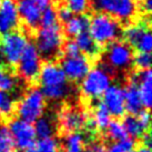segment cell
I'll return each instance as SVG.
<instances>
[{"mask_svg": "<svg viewBox=\"0 0 152 152\" xmlns=\"http://www.w3.org/2000/svg\"><path fill=\"white\" fill-rule=\"evenodd\" d=\"M142 8L147 13L151 12L152 9V0H143L142 1Z\"/></svg>", "mask_w": 152, "mask_h": 152, "instance_id": "38", "label": "cell"}, {"mask_svg": "<svg viewBox=\"0 0 152 152\" xmlns=\"http://www.w3.org/2000/svg\"><path fill=\"white\" fill-rule=\"evenodd\" d=\"M123 93H124L126 111L129 112V114H137L143 109L137 83H134L133 81H130L123 88Z\"/></svg>", "mask_w": 152, "mask_h": 152, "instance_id": "18", "label": "cell"}, {"mask_svg": "<svg viewBox=\"0 0 152 152\" xmlns=\"http://www.w3.org/2000/svg\"><path fill=\"white\" fill-rule=\"evenodd\" d=\"M134 148V139L128 137L124 139L113 141L108 148H106V152H133Z\"/></svg>", "mask_w": 152, "mask_h": 152, "instance_id": "28", "label": "cell"}, {"mask_svg": "<svg viewBox=\"0 0 152 152\" xmlns=\"http://www.w3.org/2000/svg\"><path fill=\"white\" fill-rule=\"evenodd\" d=\"M64 152H83L86 148V140L83 134L77 132L67 133L64 141Z\"/></svg>", "mask_w": 152, "mask_h": 152, "instance_id": "23", "label": "cell"}, {"mask_svg": "<svg viewBox=\"0 0 152 152\" xmlns=\"http://www.w3.org/2000/svg\"><path fill=\"white\" fill-rule=\"evenodd\" d=\"M83 152H106V147L100 142H93L86 147Z\"/></svg>", "mask_w": 152, "mask_h": 152, "instance_id": "37", "label": "cell"}, {"mask_svg": "<svg viewBox=\"0 0 152 152\" xmlns=\"http://www.w3.org/2000/svg\"><path fill=\"white\" fill-rule=\"evenodd\" d=\"M75 41L79 48V51L88 58H91V59L97 58L100 53V46L93 40L88 31L77 36Z\"/></svg>", "mask_w": 152, "mask_h": 152, "instance_id": "20", "label": "cell"}, {"mask_svg": "<svg viewBox=\"0 0 152 152\" xmlns=\"http://www.w3.org/2000/svg\"><path fill=\"white\" fill-rule=\"evenodd\" d=\"M8 129L15 142V147L19 150L26 151L37 140L34 124L22 119L18 118L11 120V122L9 123Z\"/></svg>", "mask_w": 152, "mask_h": 152, "instance_id": "11", "label": "cell"}, {"mask_svg": "<svg viewBox=\"0 0 152 152\" xmlns=\"http://www.w3.org/2000/svg\"><path fill=\"white\" fill-rule=\"evenodd\" d=\"M2 60V55H1V51H0V61Z\"/></svg>", "mask_w": 152, "mask_h": 152, "instance_id": "41", "label": "cell"}, {"mask_svg": "<svg viewBox=\"0 0 152 152\" xmlns=\"http://www.w3.org/2000/svg\"><path fill=\"white\" fill-rule=\"evenodd\" d=\"M15 100L9 92L0 90V115H10L15 111Z\"/></svg>", "mask_w": 152, "mask_h": 152, "instance_id": "29", "label": "cell"}, {"mask_svg": "<svg viewBox=\"0 0 152 152\" xmlns=\"http://www.w3.org/2000/svg\"><path fill=\"white\" fill-rule=\"evenodd\" d=\"M126 42L134 48L138 52H151L152 34L149 30V23L141 21L139 23L129 26L123 31Z\"/></svg>", "mask_w": 152, "mask_h": 152, "instance_id": "10", "label": "cell"}, {"mask_svg": "<svg viewBox=\"0 0 152 152\" xmlns=\"http://www.w3.org/2000/svg\"><path fill=\"white\" fill-rule=\"evenodd\" d=\"M121 122L127 131L128 135L132 139H142V137L147 133V131L141 126L139 119L135 114H129L123 117Z\"/></svg>", "mask_w": 152, "mask_h": 152, "instance_id": "22", "label": "cell"}, {"mask_svg": "<svg viewBox=\"0 0 152 152\" xmlns=\"http://www.w3.org/2000/svg\"><path fill=\"white\" fill-rule=\"evenodd\" d=\"M138 119H139L141 126L143 127V129L147 132H150V124H151V114H150V111L149 109H142L140 112L135 114Z\"/></svg>", "mask_w": 152, "mask_h": 152, "instance_id": "34", "label": "cell"}, {"mask_svg": "<svg viewBox=\"0 0 152 152\" xmlns=\"http://www.w3.org/2000/svg\"><path fill=\"white\" fill-rule=\"evenodd\" d=\"M130 81L138 86L141 102L144 109H150L152 103V73L150 69L139 70L132 73Z\"/></svg>", "mask_w": 152, "mask_h": 152, "instance_id": "16", "label": "cell"}, {"mask_svg": "<svg viewBox=\"0 0 152 152\" xmlns=\"http://www.w3.org/2000/svg\"><path fill=\"white\" fill-rule=\"evenodd\" d=\"M61 68L68 80L73 82L81 81L90 70V60L82 53L75 56H64L61 61Z\"/></svg>", "mask_w": 152, "mask_h": 152, "instance_id": "12", "label": "cell"}, {"mask_svg": "<svg viewBox=\"0 0 152 152\" xmlns=\"http://www.w3.org/2000/svg\"><path fill=\"white\" fill-rule=\"evenodd\" d=\"M36 4H38L39 7L41 9H45L46 7L48 6H50L51 2H52V0H34Z\"/></svg>", "mask_w": 152, "mask_h": 152, "instance_id": "39", "label": "cell"}, {"mask_svg": "<svg viewBox=\"0 0 152 152\" xmlns=\"http://www.w3.org/2000/svg\"><path fill=\"white\" fill-rule=\"evenodd\" d=\"M107 46L103 57L110 71H123L131 67L134 53L129 43L115 40Z\"/></svg>", "mask_w": 152, "mask_h": 152, "instance_id": "6", "label": "cell"}, {"mask_svg": "<svg viewBox=\"0 0 152 152\" xmlns=\"http://www.w3.org/2000/svg\"><path fill=\"white\" fill-rule=\"evenodd\" d=\"M19 19L30 29H34L40 25L42 9L34 0H19L17 2Z\"/></svg>", "mask_w": 152, "mask_h": 152, "instance_id": "17", "label": "cell"}, {"mask_svg": "<svg viewBox=\"0 0 152 152\" xmlns=\"http://www.w3.org/2000/svg\"><path fill=\"white\" fill-rule=\"evenodd\" d=\"M111 85V72L107 67L97 66L90 68L88 73L81 80V93L90 100H96L102 97L106 89Z\"/></svg>", "mask_w": 152, "mask_h": 152, "instance_id": "4", "label": "cell"}, {"mask_svg": "<svg viewBox=\"0 0 152 152\" xmlns=\"http://www.w3.org/2000/svg\"><path fill=\"white\" fill-rule=\"evenodd\" d=\"M106 131L107 135L113 141L124 139V138L129 137L124 127H123L122 122L119 120H111L108 124V127L106 128Z\"/></svg>", "mask_w": 152, "mask_h": 152, "instance_id": "27", "label": "cell"}, {"mask_svg": "<svg viewBox=\"0 0 152 152\" xmlns=\"http://www.w3.org/2000/svg\"><path fill=\"white\" fill-rule=\"evenodd\" d=\"M133 152H151V149H150V147H148V145L142 144L141 147H139V148L137 149L135 151H133Z\"/></svg>", "mask_w": 152, "mask_h": 152, "instance_id": "40", "label": "cell"}, {"mask_svg": "<svg viewBox=\"0 0 152 152\" xmlns=\"http://www.w3.org/2000/svg\"><path fill=\"white\" fill-rule=\"evenodd\" d=\"M111 121V114L109 110L107 109L103 102H98L92 112V118H91V127L92 129L103 131L106 130L109 122Z\"/></svg>", "mask_w": 152, "mask_h": 152, "instance_id": "21", "label": "cell"}, {"mask_svg": "<svg viewBox=\"0 0 152 152\" xmlns=\"http://www.w3.org/2000/svg\"><path fill=\"white\" fill-rule=\"evenodd\" d=\"M90 18L82 13L72 16L67 22H64V32L69 37H77L82 32L88 31Z\"/></svg>", "mask_w": 152, "mask_h": 152, "instance_id": "19", "label": "cell"}, {"mask_svg": "<svg viewBox=\"0 0 152 152\" xmlns=\"http://www.w3.org/2000/svg\"><path fill=\"white\" fill-rule=\"evenodd\" d=\"M57 16H58V20H60L61 22L64 23V22H67L73 16V13L67 8V6H61L57 10Z\"/></svg>", "mask_w": 152, "mask_h": 152, "instance_id": "36", "label": "cell"}, {"mask_svg": "<svg viewBox=\"0 0 152 152\" xmlns=\"http://www.w3.org/2000/svg\"><path fill=\"white\" fill-rule=\"evenodd\" d=\"M59 151V143L56 139L45 138L38 139L34 141V143L26 150V152H58Z\"/></svg>", "mask_w": 152, "mask_h": 152, "instance_id": "25", "label": "cell"}, {"mask_svg": "<svg viewBox=\"0 0 152 152\" xmlns=\"http://www.w3.org/2000/svg\"><path fill=\"white\" fill-rule=\"evenodd\" d=\"M89 0H67L66 6L73 15L86 13L89 8Z\"/></svg>", "mask_w": 152, "mask_h": 152, "instance_id": "32", "label": "cell"}, {"mask_svg": "<svg viewBox=\"0 0 152 152\" xmlns=\"http://www.w3.org/2000/svg\"><path fill=\"white\" fill-rule=\"evenodd\" d=\"M102 102L109 110L111 115L115 118L123 117L126 113L123 88L118 85H110L102 94Z\"/></svg>", "mask_w": 152, "mask_h": 152, "instance_id": "14", "label": "cell"}, {"mask_svg": "<svg viewBox=\"0 0 152 152\" xmlns=\"http://www.w3.org/2000/svg\"><path fill=\"white\" fill-rule=\"evenodd\" d=\"M46 108V98L39 88H31L15 107L18 118L34 123L43 115Z\"/></svg>", "mask_w": 152, "mask_h": 152, "instance_id": "5", "label": "cell"}, {"mask_svg": "<svg viewBox=\"0 0 152 152\" xmlns=\"http://www.w3.org/2000/svg\"><path fill=\"white\" fill-rule=\"evenodd\" d=\"M132 64L139 70H145L150 69L151 66V55L150 52H138L137 55H133Z\"/></svg>", "mask_w": 152, "mask_h": 152, "instance_id": "33", "label": "cell"}, {"mask_svg": "<svg viewBox=\"0 0 152 152\" xmlns=\"http://www.w3.org/2000/svg\"><path fill=\"white\" fill-rule=\"evenodd\" d=\"M28 42L27 36L21 31L13 30L4 34L0 42V51L6 64L16 66Z\"/></svg>", "mask_w": 152, "mask_h": 152, "instance_id": "8", "label": "cell"}, {"mask_svg": "<svg viewBox=\"0 0 152 152\" xmlns=\"http://www.w3.org/2000/svg\"><path fill=\"white\" fill-rule=\"evenodd\" d=\"M17 79L7 67L0 64V90L11 92L17 88Z\"/></svg>", "mask_w": 152, "mask_h": 152, "instance_id": "26", "label": "cell"}, {"mask_svg": "<svg viewBox=\"0 0 152 152\" xmlns=\"http://www.w3.org/2000/svg\"><path fill=\"white\" fill-rule=\"evenodd\" d=\"M38 80L41 86V92L46 99L58 101L68 97L70 93V85L61 66L53 60H48L41 64Z\"/></svg>", "mask_w": 152, "mask_h": 152, "instance_id": "1", "label": "cell"}, {"mask_svg": "<svg viewBox=\"0 0 152 152\" xmlns=\"http://www.w3.org/2000/svg\"><path fill=\"white\" fill-rule=\"evenodd\" d=\"M15 142L8 127H0V152H13Z\"/></svg>", "mask_w": 152, "mask_h": 152, "instance_id": "30", "label": "cell"}, {"mask_svg": "<svg viewBox=\"0 0 152 152\" xmlns=\"http://www.w3.org/2000/svg\"><path fill=\"white\" fill-rule=\"evenodd\" d=\"M58 16H57V10L51 6H48L45 9H42L41 18H40V27H48L58 23Z\"/></svg>", "mask_w": 152, "mask_h": 152, "instance_id": "31", "label": "cell"}, {"mask_svg": "<svg viewBox=\"0 0 152 152\" xmlns=\"http://www.w3.org/2000/svg\"><path fill=\"white\" fill-rule=\"evenodd\" d=\"M64 46V32L59 22L48 27H40L36 37V47L40 56L53 60L61 53Z\"/></svg>", "mask_w": 152, "mask_h": 152, "instance_id": "3", "label": "cell"}, {"mask_svg": "<svg viewBox=\"0 0 152 152\" xmlns=\"http://www.w3.org/2000/svg\"><path fill=\"white\" fill-rule=\"evenodd\" d=\"M62 52L64 53V56H75L80 53L79 48L77 46V43L75 40H69L66 43H64L62 46Z\"/></svg>", "mask_w": 152, "mask_h": 152, "instance_id": "35", "label": "cell"}, {"mask_svg": "<svg viewBox=\"0 0 152 152\" xmlns=\"http://www.w3.org/2000/svg\"><path fill=\"white\" fill-rule=\"evenodd\" d=\"M17 64L18 73L23 80L28 82L38 80L41 68V56L34 43L28 42Z\"/></svg>", "mask_w": 152, "mask_h": 152, "instance_id": "9", "label": "cell"}, {"mask_svg": "<svg viewBox=\"0 0 152 152\" xmlns=\"http://www.w3.org/2000/svg\"><path fill=\"white\" fill-rule=\"evenodd\" d=\"M92 6L98 12L106 13L123 22L131 20L138 10L135 0H93Z\"/></svg>", "mask_w": 152, "mask_h": 152, "instance_id": "7", "label": "cell"}, {"mask_svg": "<svg viewBox=\"0 0 152 152\" xmlns=\"http://www.w3.org/2000/svg\"><path fill=\"white\" fill-rule=\"evenodd\" d=\"M19 13L16 0H0V34L16 30L19 25Z\"/></svg>", "mask_w": 152, "mask_h": 152, "instance_id": "15", "label": "cell"}, {"mask_svg": "<svg viewBox=\"0 0 152 152\" xmlns=\"http://www.w3.org/2000/svg\"><path fill=\"white\" fill-rule=\"evenodd\" d=\"M88 32L99 46L113 42L122 34L120 22L106 13L98 12L90 19Z\"/></svg>", "mask_w": 152, "mask_h": 152, "instance_id": "2", "label": "cell"}, {"mask_svg": "<svg viewBox=\"0 0 152 152\" xmlns=\"http://www.w3.org/2000/svg\"><path fill=\"white\" fill-rule=\"evenodd\" d=\"M59 127L64 133L77 132L88 124L89 119L87 114L75 108H66L59 114Z\"/></svg>", "mask_w": 152, "mask_h": 152, "instance_id": "13", "label": "cell"}, {"mask_svg": "<svg viewBox=\"0 0 152 152\" xmlns=\"http://www.w3.org/2000/svg\"><path fill=\"white\" fill-rule=\"evenodd\" d=\"M34 131L36 135L39 139L51 138L55 132V122L48 117H40L38 120L34 121Z\"/></svg>", "mask_w": 152, "mask_h": 152, "instance_id": "24", "label": "cell"}]
</instances>
